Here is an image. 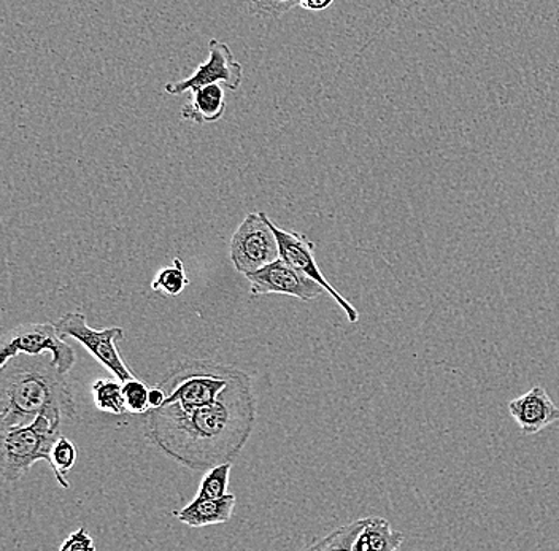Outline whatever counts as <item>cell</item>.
Segmentation results:
<instances>
[{"instance_id":"6da1fadb","label":"cell","mask_w":559,"mask_h":551,"mask_svg":"<svg viewBox=\"0 0 559 551\" xmlns=\"http://www.w3.org/2000/svg\"><path fill=\"white\" fill-rule=\"evenodd\" d=\"M257 421L251 376L239 371L222 396L204 406L164 404L143 421L146 439L164 455L192 470L233 463L247 445Z\"/></svg>"},{"instance_id":"7a4b0ae2","label":"cell","mask_w":559,"mask_h":551,"mask_svg":"<svg viewBox=\"0 0 559 551\" xmlns=\"http://www.w3.org/2000/svg\"><path fill=\"white\" fill-rule=\"evenodd\" d=\"M75 414L66 374L50 354H20L0 368V431L33 423L38 415L62 421Z\"/></svg>"},{"instance_id":"3957f363","label":"cell","mask_w":559,"mask_h":551,"mask_svg":"<svg viewBox=\"0 0 559 551\" xmlns=\"http://www.w3.org/2000/svg\"><path fill=\"white\" fill-rule=\"evenodd\" d=\"M61 420L38 415L29 424L0 431V469L5 481L20 480L37 462L52 467L51 452L61 438Z\"/></svg>"},{"instance_id":"277c9868","label":"cell","mask_w":559,"mask_h":551,"mask_svg":"<svg viewBox=\"0 0 559 551\" xmlns=\"http://www.w3.org/2000/svg\"><path fill=\"white\" fill-rule=\"evenodd\" d=\"M237 374L239 369L215 362L191 361L178 366L157 386L166 392L164 404L204 406L215 403Z\"/></svg>"},{"instance_id":"5b68a950","label":"cell","mask_w":559,"mask_h":551,"mask_svg":"<svg viewBox=\"0 0 559 551\" xmlns=\"http://www.w3.org/2000/svg\"><path fill=\"white\" fill-rule=\"evenodd\" d=\"M50 354L62 374L68 375L75 366L76 356L55 323L23 324L9 331L0 344V366L13 356Z\"/></svg>"},{"instance_id":"8992f818","label":"cell","mask_w":559,"mask_h":551,"mask_svg":"<svg viewBox=\"0 0 559 551\" xmlns=\"http://www.w3.org/2000/svg\"><path fill=\"white\" fill-rule=\"evenodd\" d=\"M280 247L264 212L245 216L230 240V260L240 274L248 275L280 260Z\"/></svg>"},{"instance_id":"52a82bcc","label":"cell","mask_w":559,"mask_h":551,"mask_svg":"<svg viewBox=\"0 0 559 551\" xmlns=\"http://www.w3.org/2000/svg\"><path fill=\"white\" fill-rule=\"evenodd\" d=\"M56 330L61 337L75 338L94 356L99 364L107 368L115 379L124 383L134 379L131 369L124 364L121 355L118 354L117 342L124 338V331L121 327H108V330L97 331L87 324L86 316L79 312H69L61 319L55 321Z\"/></svg>"},{"instance_id":"ba28073f","label":"cell","mask_w":559,"mask_h":551,"mask_svg":"<svg viewBox=\"0 0 559 551\" xmlns=\"http://www.w3.org/2000/svg\"><path fill=\"white\" fill-rule=\"evenodd\" d=\"M243 68L236 58L229 45L212 38L209 41V59L195 68L194 73L188 79L170 82L166 85V93L178 96V94L195 91L202 86L216 85L222 83L225 88L237 91L242 85Z\"/></svg>"},{"instance_id":"9c48e42d","label":"cell","mask_w":559,"mask_h":551,"mask_svg":"<svg viewBox=\"0 0 559 551\" xmlns=\"http://www.w3.org/2000/svg\"><path fill=\"white\" fill-rule=\"evenodd\" d=\"M267 221L271 225L272 231L275 232V237H277L282 260H285L296 271L302 272L304 275L312 278L318 285L323 286L328 295L344 310L349 323H358V310L324 278L323 272L318 267L317 257H314V243L306 239L302 233L285 231V229L278 228L269 216Z\"/></svg>"},{"instance_id":"30bf717a","label":"cell","mask_w":559,"mask_h":551,"mask_svg":"<svg viewBox=\"0 0 559 551\" xmlns=\"http://www.w3.org/2000/svg\"><path fill=\"white\" fill-rule=\"evenodd\" d=\"M245 277L251 284L250 292L253 298L264 295H285L309 302L320 298L326 291L323 286L289 266L282 257Z\"/></svg>"},{"instance_id":"8fae6325","label":"cell","mask_w":559,"mask_h":551,"mask_svg":"<svg viewBox=\"0 0 559 551\" xmlns=\"http://www.w3.org/2000/svg\"><path fill=\"white\" fill-rule=\"evenodd\" d=\"M509 411L524 435L539 434L559 421V407L542 386L510 400Z\"/></svg>"},{"instance_id":"7c38bea8","label":"cell","mask_w":559,"mask_h":551,"mask_svg":"<svg viewBox=\"0 0 559 551\" xmlns=\"http://www.w3.org/2000/svg\"><path fill=\"white\" fill-rule=\"evenodd\" d=\"M234 507H236L234 494L227 493L223 498L195 496L187 507L174 512V516L190 528H204V526L229 523L233 518Z\"/></svg>"},{"instance_id":"4fadbf2b","label":"cell","mask_w":559,"mask_h":551,"mask_svg":"<svg viewBox=\"0 0 559 551\" xmlns=\"http://www.w3.org/2000/svg\"><path fill=\"white\" fill-rule=\"evenodd\" d=\"M226 113L225 86L222 83L216 85L202 86L192 91V97L181 108V120L191 121L194 124H212L222 120Z\"/></svg>"},{"instance_id":"5bb4252c","label":"cell","mask_w":559,"mask_h":551,"mask_svg":"<svg viewBox=\"0 0 559 551\" xmlns=\"http://www.w3.org/2000/svg\"><path fill=\"white\" fill-rule=\"evenodd\" d=\"M404 536L391 528L390 522L380 516L365 518L353 551H396L402 547Z\"/></svg>"},{"instance_id":"9a60e30c","label":"cell","mask_w":559,"mask_h":551,"mask_svg":"<svg viewBox=\"0 0 559 551\" xmlns=\"http://www.w3.org/2000/svg\"><path fill=\"white\" fill-rule=\"evenodd\" d=\"M94 404L97 409L105 414L122 415L128 414L124 403V393H122V382L114 379L97 380L91 386Z\"/></svg>"},{"instance_id":"2e32d148","label":"cell","mask_w":559,"mask_h":551,"mask_svg":"<svg viewBox=\"0 0 559 551\" xmlns=\"http://www.w3.org/2000/svg\"><path fill=\"white\" fill-rule=\"evenodd\" d=\"M365 526V518L356 519L349 525L341 526V528L332 531L330 536L323 537L321 540L307 547L309 550H349L355 549L356 540H358L359 532Z\"/></svg>"},{"instance_id":"e0dca14e","label":"cell","mask_w":559,"mask_h":551,"mask_svg":"<svg viewBox=\"0 0 559 551\" xmlns=\"http://www.w3.org/2000/svg\"><path fill=\"white\" fill-rule=\"evenodd\" d=\"M51 458L52 476L56 477V480H58V483L61 484L62 488L68 490L70 483L69 480L66 479V474L75 466L76 458H79V450H76L72 441L61 435L55 446H52Z\"/></svg>"},{"instance_id":"ac0fdd59","label":"cell","mask_w":559,"mask_h":551,"mask_svg":"<svg viewBox=\"0 0 559 551\" xmlns=\"http://www.w3.org/2000/svg\"><path fill=\"white\" fill-rule=\"evenodd\" d=\"M190 285L183 261L175 257L173 266L160 268L155 280L152 282L153 291L163 292L167 296H178Z\"/></svg>"},{"instance_id":"d6986e66","label":"cell","mask_w":559,"mask_h":551,"mask_svg":"<svg viewBox=\"0 0 559 551\" xmlns=\"http://www.w3.org/2000/svg\"><path fill=\"white\" fill-rule=\"evenodd\" d=\"M233 463H223L212 467L202 477L199 491L195 496L199 498H223L227 494V481H229Z\"/></svg>"},{"instance_id":"ffe728a7","label":"cell","mask_w":559,"mask_h":551,"mask_svg":"<svg viewBox=\"0 0 559 551\" xmlns=\"http://www.w3.org/2000/svg\"><path fill=\"white\" fill-rule=\"evenodd\" d=\"M122 393H124L128 414L145 415L146 411L152 409V406H150V390L146 388L145 383L140 382L135 376L122 383Z\"/></svg>"},{"instance_id":"44dd1931","label":"cell","mask_w":559,"mask_h":551,"mask_svg":"<svg viewBox=\"0 0 559 551\" xmlns=\"http://www.w3.org/2000/svg\"><path fill=\"white\" fill-rule=\"evenodd\" d=\"M254 13L262 19H280L299 5L300 0H247Z\"/></svg>"},{"instance_id":"7402d4cb","label":"cell","mask_w":559,"mask_h":551,"mask_svg":"<svg viewBox=\"0 0 559 551\" xmlns=\"http://www.w3.org/2000/svg\"><path fill=\"white\" fill-rule=\"evenodd\" d=\"M61 551H94L96 550V546H94L93 537L87 534L85 526L76 529L75 532L70 534L69 539L59 547Z\"/></svg>"},{"instance_id":"603a6c76","label":"cell","mask_w":559,"mask_h":551,"mask_svg":"<svg viewBox=\"0 0 559 551\" xmlns=\"http://www.w3.org/2000/svg\"><path fill=\"white\" fill-rule=\"evenodd\" d=\"M334 0H300L299 7L309 12H323L330 9Z\"/></svg>"},{"instance_id":"cb8c5ba5","label":"cell","mask_w":559,"mask_h":551,"mask_svg":"<svg viewBox=\"0 0 559 551\" xmlns=\"http://www.w3.org/2000/svg\"><path fill=\"white\" fill-rule=\"evenodd\" d=\"M164 403H166V392L163 388L157 386V388L150 390V406H152V409L164 406Z\"/></svg>"},{"instance_id":"d4e9b609","label":"cell","mask_w":559,"mask_h":551,"mask_svg":"<svg viewBox=\"0 0 559 551\" xmlns=\"http://www.w3.org/2000/svg\"><path fill=\"white\" fill-rule=\"evenodd\" d=\"M558 233H559V216H558Z\"/></svg>"}]
</instances>
